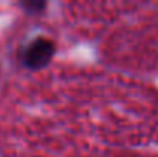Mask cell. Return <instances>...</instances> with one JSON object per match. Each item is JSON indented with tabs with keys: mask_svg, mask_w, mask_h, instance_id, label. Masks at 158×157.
<instances>
[{
	"mask_svg": "<svg viewBox=\"0 0 158 157\" xmlns=\"http://www.w3.org/2000/svg\"><path fill=\"white\" fill-rule=\"evenodd\" d=\"M55 54V46L49 39L45 37H37L32 42H29L20 54V60L23 66L28 69H42L45 68Z\"/></svg>",
	"mask_w": 158,
	"mask_h": 157,
	"instance_id": "1",
	"label": "cell"
}]
</instances>
